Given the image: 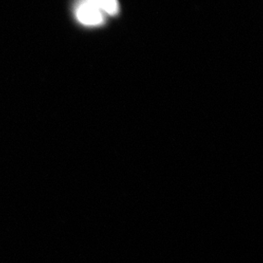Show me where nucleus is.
<instances>
[{"mask_svg":"<svg viewBox=\"0 0 263 263\" xmlns=\"http://www.w3.org/2000/svg\"><path fill=\"white\" fill-rule=\"evenodd\" d=\"M76 19L85 26H100L104 22V13L87 0H81L76 3Z\"/></svg>","mask_w":263,"mask_h":263,"instance_id":"nucleus-1","label":"nucleus"},{"mask_svg":"<svg viewBox=\"0 0 263 263\" xmlns=\"http://www.w3.org/2000/svg\"><path fill=\"white\" fill-rule=\"evenodd\" d=\"M91 4L95 5L103 13L108 15H116L119 11L118 0H87Z\"/></svg>","mask_w":263,"mask_h":263,"instance_id":"nucleus-2","label":"nucleus"}]
</instances>
